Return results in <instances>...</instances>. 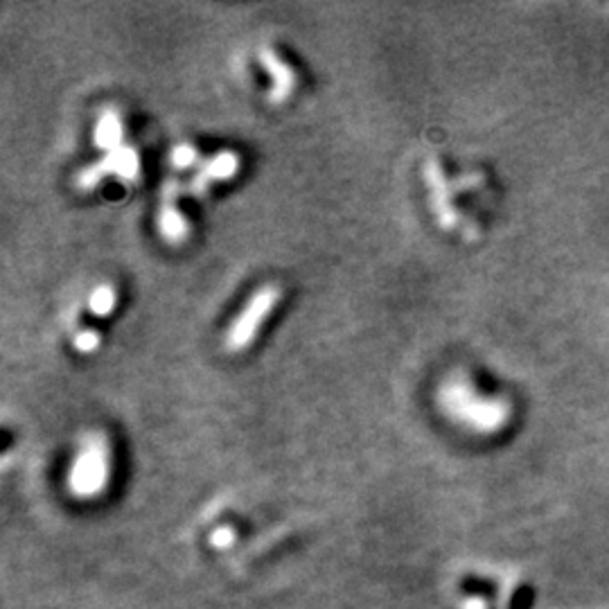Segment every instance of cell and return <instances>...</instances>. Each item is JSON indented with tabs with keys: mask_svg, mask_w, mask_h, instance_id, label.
Instances as JSON below:
<instances>
[{
	"mask_svg": "<svg viewBox=\"0 0 609 609\" xmlns=\"http://www.w3.org/2000/svg\"><path fill=\"white\" fill-rule=\"evenodd\" d=\"M140 174V158L138 152L131 147H118L100 161L84 167L77 174V188L79 190H93L100 185L107 176H118L122 181H134Z\"/></svg>",
	"mask_w": 609,
	"mask_h": 609,
	"instance_id": "4",
	"label": "cell"
},
{
	"mask_svg": "<svg viewBox=\"0 0 609 609\" xmlns=\"http://www.w3.org/2000/svg\"><path fill=\"white\" fill-rule=\"evenodd\" d=\"M156 226H158V233H161L165 242L181 244V242L188 240V233H190L188 219H185L181 210L172 206V203H165V206L158 210Z\"/></svg>",
	"mask_w": 609,
	"mask_h": 609,
	"instance_id": "8",
	"label": "cell"
},
{
	"mask_svg": "<svg viewBox=\"0 0 609 609\" xmlns=\"http://www.w3.org/2000/svg\"><path fill=\"white\" fill-rule=\"evenodd\" d=\"M111 476V447L102 434H86L68 472V490L79 499H93L107 488Z\"/></svg>",
	"mask_w": 609,
	"mask_h": 609,
	"instance_id": "2",
	"label": "cell"
},
{
	"mask_svg": "<svg viewBox=\"0 0 609 609\" xmlns=\"http://www.w3.org/2000/svg\"><path fill=\"white\" fill-rule=\"evenodd\" d=\"M531 603H533V591L524 587V589H519L517 596L513 598V609H528L531 607Z\"/></svg>",
	"mask_w": 609,
	"mask_h": 609,
	"instance_id": "14",
	"label": "cell"
},
{
	"mask_svg": "<svg viewBox=\"0 0 609 609\" xmlns=\"http://www.w3.org/2000/svg\"><path fill=\"white\" fill-rule=\"evenodd\" d=\"M465 609H485V603H483V600H470Z\"/></svg>",
	"mask_w": 609,
	"mask_h": 609,
	"instance_id": "15",
	"label": "cell"
},
{
	"mask_svg": "<svg viewBox=\"0 0 609 609\" xmlns=\"http://www.w3.org/2000/svg\"><path fill=\"white\" fill-rule=\"evenodd\" d=\"M280 287L276 285H264L255 294L246 300V305L242 307V312L235 316V321L231 323V328L226 332V350L228 352H242L251 346L258 337L267 316L276 310V305L280 303Z\"/></svg>",
	"mask_w": 609,
	"mask_h": 609,
	"instance_id": "3",
	"label": "cell"
},
{
	"mask_svg": "<svg viewBox=\"0 0 609 609\" xmlns=\"http://www.w3.org/2000/svg\"><path fill=\"white\" fill-rule=\"evenodd\" d=\"M116 303H118V294L109 282L97 285L91 291V296H88V310H91V314L95 316H109L113 310H116Z\"/></svg>",
	"mask_w": 609,
	"mask_h": 609,
	"instance_id": "10",
	"label": "cell"
},
{
	"mask_svg": "<svg viewBox=\"0 0 609 609\" xmlns=\"http://www.w3.org/2000/svg\"><path fill=\"white\" fill-rule=\"evenodd\" d=\"M75 348L79 350V352H95L97 348H100V334H97L95 330H82L75 337Z\"/></svg>",
	"mask_w": 609,
	"mask_h": 609,
	"instance_id": "12",
	"label": "cell"
},
{
	"mask_svg": "<svg viewBox=\"0 0 609 609\" xmlns=\"http://www.w3.org/2000/svg\"><path fill=\"white\" fill-rule=\"evenodd\" d=\"M425 183L429 190L431 213H434L438 226L443 228V231H452V228L458 226V219L461 217H458L454 208L452 185H449L447 174L438 158H429L425 163Z\"/></svg>",
	"mask_w": 609,
	"mask_h": 609,
	"instance_id": "5",
	"label": "cell"
},
{
	"mask_svg": "<svg viewBox=\"0 0 609 609\" xmlns=\"http://www.w3.org/2000/svg\"><path fill=\"white\" fill-rule=\"evenodd\" d=\"M237 172H240V156L235 152H219L199 167V172L194 174L192 179L190 190L192 194L201 197V194H206L208 185L231 179V176H235Z\"/></svg>",
	"mask_w": 609,
	"mask_h": 609,
	"instance_id": "7",
	"label": "cell"
},
{
	"mask_svg": "<svg viewBox=\"0 0 609 609\" xmlns=\"http://www.w3.org/2000/svg\"><path fill=\"white\" fill-rule=\"evenodd\" d=\"M170 158H172V165L174 167H179V170H185V167H192L194 163H197L199 152L192 145L183 143V145H176L172 149V156Z\"/></svg>",
	"mask_w": 609,
	"mask_h": 609,
	"instance_id": "11",
	"label": "cell"
},
{
	"mask_svg": "<svg viewBox=\"0 0 609 609\" xmlns=\"http://www.w3.org/2000/svg\"><path fill=\"white\" fill-rule=\"evenodd\" d=\"M210 540H213V546H219V549H226V546L233 544L235 531H233L231 526H222V528H217V531L213 533V537H210Z\"/></svg>",
	"mask_w": 609,
	"mask_h": 609,
	"instance_id": "13",
	"label": "cell"
},
{
	"mask_svg": "<svg viewBox=\"0 0 609 609\" xmlns=\"http://www.w3.org/2000/svg\"><path fill=\"white\" fill-rule=\"evenodd\" d=\"M258 55H260V64L264 68V73H267L269 82H271L269 102L282 104L285 100H289V95L294 93V88H296L294 68H291L287 61L278 55V50H273L269 46H262Z\"/></svg>",
	"mask_w": 609,
	"mask_h": 609,
	"instance_id": "6",
	"label": "cell"
},
{
	"mask_svg": "<svg viewBox=\"0 0 609 609\" xmlns=\"http://www.w3.org/2000/svg\"><path fill=\"white\" fill-rule=\"evenodd\" d=\"M438 406L449 420L479 434H494L510 418L506 400L476 391V386L463 375L447 377V382L440 384Z\"/></svg>",
	"mask_w": 609,
	"mask_h": 609,
	"instance_id": "1",
	"label": "cell"
},
{
	"mask_svg": "<svg viewBox=\"0 0 609 609\" xmlns=\"http://www.w3.org/2000/svg\"><path fill=\"white\" fill-rule=\"evenodd\" d=\"M122 120L118 116V111L113 109H104L102 116L97 118L95 122V131H93V140L95 145L100 149H107V152H113V149L122 147Z\"/></svg>",
	"mask_w": 609,
	"mask_h": 609,
	"instance_id": "9",
	"label": "cell"
}]
</instances>
